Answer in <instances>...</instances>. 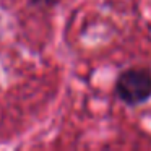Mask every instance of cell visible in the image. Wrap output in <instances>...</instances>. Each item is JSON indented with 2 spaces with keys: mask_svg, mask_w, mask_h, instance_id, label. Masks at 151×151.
<instances>
[{
  "mask_svg": "<svg viewBox=\"0 0 151 151\" xmlns=\"http://www.w3.org/2000/svg\"><path fill=\"white\" fill-rule=\"evenodd\" d=\"M115 98L128 107H137L151 99V70L132 67L119 73L114 85Z\"/></svg>",
  "mask_w": 151,
  "mask_h": 151,
  "instance_id": "cell-1",
  "label": "cell"
}]
</instances>
